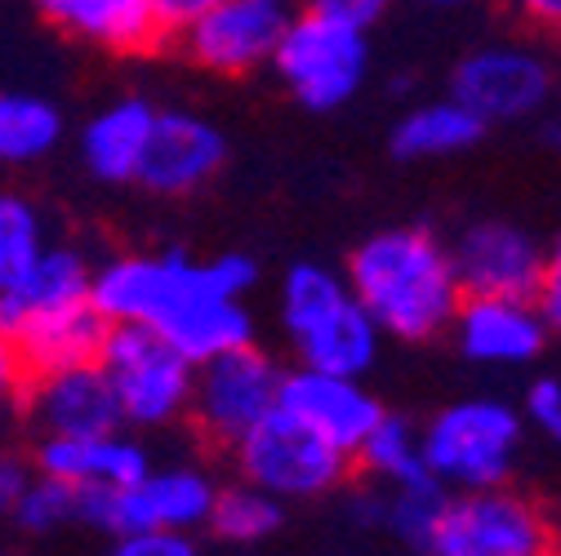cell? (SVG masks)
<instances>
[{
  "mask_svg": "<svg viewBox=\"0 0 561 556\" xmlns=\"http://www.w3.org/2000/svg\"><path fill=\"white\" fill-rule=\"evenodd\" d=\"M99 366L107 370L129 428H165L192 414L196 366L152 325H112Z\"/></svg>",
  "mask_w": 561,
  "mask_h": 556,
  "instance_id": "277c9868",
  "label": "cell"
},
{
  "mask_svg": "<svg viewBox=\"0 0 561 556\" xmlns=\"http://www.w3.org/2000/svg\"><path fill=\"white\" fill-rule=\"evenodd\" d=\"M552 517L513 485L450 495L428 556H552Z\"/></svg>",
  "mask_w": 561,
  "mask_h": 556,
  "instance_id": "ba28073f",
  "label": "cell"
},
{
  "mask_svg": "<svg viewBox=\"0 0 561 556\" xmlns=\"http://www.w3.org/2000/svg\"><path fill=\"white\" fill-rule=\"evenodd\" d=\"M526 419L495 396H468L437 409L424 428V454L450 495L508 485Z\"/></svg>",
  "mask_w": 561,
  "mask_h": 556,
  "instance_id": "3957f363",
  "label": "cell"
},
{
  "mask_svg": "<svg viewBox=\"0 0 561 556\" xmlns=\"http://www.w3.org/2000/svg\"><path fill=\"white\" fill-rule=\"evenodd\" d=\"M94 299V267L67 245H49L23 281L0 294V325L19 334L23 325Z\"/></svg>",
  "mask_w": 561,
  "mask_h": 556,
  "instance_id": "44dd1931",
  "label": "cell"
},
{
  "mask_svg": "<svg viewBox=\"0 0 561 556\" xmlns=\"http://www.w3.org/2000/svg\"><path fill=\"white\" fill-rule=\"evenodd\" d=\"M14 521L27 534H54L62 525L81 521V490L77 485H67V480H58V476L36 472L32 485H27V495L14 508Z\"/></svg>",
  "mask_w": 561,
  "mask_h": 556,
  "instance_id": "f546056e",
  "label": "cell"
},
{
  "mask_svg": "<svg viewBox=\"0 0 561 556\" xmlns=\"http://www.w3.org/2000/svg\"><path fill=\"white\" fill-rule=\"evenodd\" d=\"M224 161H228V143L209 120L192 112H161L138 183L157 196H187L215 178Z\"/></svg>",
  "mask_w": 561,
  "mask_h": 556,
  "instance_id": "e0dca14e",
  "label": "cell"
},
{
  "mask_svg": "<svg viewBox=\"0 0 561 556\" xmlns=\"http://www.w3.org/2000/svg\"><path fill=\"white\" fill-rule=\"evenodd\" d=\"M280 499L259 490L250 480H237L228 490H219V503H215V517H209V534H219L224 543H237V547H250V543H263L280 530Z\"/></svg>",
  "mask_w": 561,
  "mask_h": 556,
  "instance_id": "83f0119b",
  "label": "cell"
},
{
  "mask_svg": "<svg viewBox=\"0 0 561 556\" xmlns=\"http://www.w3.org/2000/svg\"><path fill=\"white\" fill-rule=\"evenodd\" d=\"M103 556H201L192 534H116Z\"/></svg>",
  "mask_w": 561,
  "mask_h": 556,
  "instance_id": "1f68e13d",
  "label": "cell"
},
{
  "mask_svg": "<svg viewBox=\"0 0 561 556\" xmlns=\"http://www.w3.org/2000/svg\"><path fill=\"white\" fill-rule=\"evenodd\" d=\"M23 401H27L32 424L45 437H103V432L125 428L116 387L99 361L77 366V370L36 374Z\"/></svg>",
  "mask_w": 561,
  "mask_h": 556,
  "instance_id": "2e32d148",
  "label": "cell"
},
{
  "mask_svg": "<svg viewBox=\"0 0 561 556\" xmlns=\"http://www.w3.org/2000/svg\"><path fill=\"white\" fill-rule=\"evenodd\" d=\"M295 5L299 0H219L183 32V45L205 72L245 77L276 58L280 40L299 19Z\"/></svg>",
  "mask_w": 561,
  "mask_h": 556,
  "instance_id": "8fae6325",
  "label": "cell"
},
{
  "mask_svg": "<svg viewBox=\"0 0 561 556\" xmlns=\"http://www.w3.org/2000/svg\"><path fill=\"white\" fill-rule=\"evenodd\" d=\"M552 556H561V552H552Z\"/></svg>",
  "mask_w": 561,
  "mask_h": 556,
  "instance_id": "b9f144b4",
  "label": "cell"
},
{
  "mask_svg": "<svg viewBox=\"0 0 561 556\" xmlns=\"http://www.w3.org/2000/svg\"><path fill=\"white\" fill-rule=\"evenodd\" d=\"M205 276H209V286H215L219 294L241 299L259 281V263L250 254H241V250H224L215 258H205Z\"/></svg>",
  "mask_w": 561,
  "mask_h": 556,
  "instance_id": "4dcf8cb0",
  "label": "cell"
},
{
  "mask_svg": "<svg viewBox=\"0 0 561 556\" xmlns=\"http://www.w3.org/2000/svg\"><path fill=\"white\" fill-rule=\"evenodd\" d=\"M504 5L539 32H561V0H504Z\"/></svg>",
  "mask_w": 561,
  "mask_h": 556,
  "instance_id": "74e56055",
  "label": "cell"
},
{
  "mask_svg": "<svg viewBox=\"0 0 561 556\" xmlns=\"http://www.w3.org/2000/svg\"><path fill=\"white\" fill-rule=\"evenodd\" d=\"M304 14H321V19H334V23H347V27H362L370 32L392 0H299Z\"/></svg>",
  "mask_w": 561,
  "mask_h": 556,
  "instance_id": "d6a6232c",
  "label": "cell"
},
{
  "mask_svg": "<svg viewBox=\"0 0 561 556\" xmlns=\"http://www.w3.org/2000/svg\"><path fill=\"white\" fill-rule=\"evenodd\" d=\"M237 472L259 490L286 499H321L353 467V454H343L308 424H299L290 409H272L259 428H250L237 445Z\"/></svg>",
  "mask_w": 561,
  "mask_h": 556,
  "instance_id": "8992f818",
  "label": "cell"
},
{
  "mask_svg": "<svg viewBox=\"0 0 561 556\" xmlns=\"http://www.w3.org/2000/svg\"><path fill=\"white\" fill-rule=\"evenodd\" d=\"M201 271H205V263H201ZM157 329L192 366H205V361H215L224 352H237V347L254 343V321H250L245 303L219 294L215 286H209V276H201V286Z\"/></svg>",
  "mask_w": 561,
  "mask_h": 556,
  "instance_id": "ffe728a7",
  "label": "cell"
},
{
  "mask_svg": "<svg viewBox=\"0 0 561 556\" xmlns=\"http://www.w3.org/2000/svg\"><path fill=\"white\" fill-rule=\"evenodd\" d=\"M201 263L192 254L161 250V254H121L94 267V308L112 325H161L196 286Z\"/></svg>",
  "mask_w": 561,
  "mask_h": 556,
  "instance_id": "7c38bea8",
  "label": "cell"
},
{
  "mask_svg": "<svg viewBox=\"0 0 561 556\" xmlns=\"http://www.w3.org/2000/svg\"><path fill=\"white\" fill-rule=\"evenodd\" d=\"M455 343L472 366H530L552 338L535 299L468 294L455 316Z\"/></svg>",
  "mask_w": 561,
  "mask_h": 556,
  "instance_id": "9a60e30c",
  "label": "cell"
},
{
  "mask_svg": "<svg viewBox=\"0 0 561 556\" xmlns=\"http://www.w3.org/2000/svg\"><path fill=\"white\" fill-rule=\"evenodd\" d=\"M27 387H32V370H27L23 352H19L14 334L0 325V409H10L14 401H23Z\"/></svg>",
  "mask_w": 561,
  "mask_h": 556,
  "instance_id": "e575fe53",
  "label": "cell"
},
{
  "mask_svg": "<svg viewBox=\"0 0 561 556\" xmlns=\"http://www.w3.org/2000/svg\"><path fill=\"white\" fill-rule=\"evenodd\" d=\"M357 463L383 485V490H401V485H424L437 480L424 454V428H414L401 414H388V419L375 428V437L362 445Z\"/></svg>",
  "mask_w": 561,
  "mask_h": 556,
  "instance_id": "484cf974",
  "label": "cell"
},
{
  "mask_svg": "<svg viewBox=\"0 0 561 556\" xmlns=\"http://www.w3.org/2000/svg\"><path fill=\"white\" fill-rule=\"evenodd\" d=\"M272 72L308 112H339L366 85L370 40L362 27H347L321 14H299L272 58Z\"/></svg>",
  "mask_w": 561,
  "mask_h": 556,
  "instance_id": "52a82bcc",
  "label": "cell"
},
{
  "mask_svg": "<svg viewBox=\"0 0 561 556\" xmlns=\"http://www.w3.org/2000/svg\"><path fill=\"white\" fill-rule=\"evenodd\" d=\"M535 303H539L552 338H561V232L548 245V267H543V286H539V299Z\"/></svg>",
  "mask_w": 561,
  "mask_h": 556,
  "instance_id": "8d00e7d4",
  "label": "cell"
},
{
  "mask_svg": "<svg viewBox=\"0 0 561 556\" xmlns=\"http://www.w3.org/2000/svg\"><path fill=\"white\" fill-rule=\"evenodd\" d=\"M280 329L295 343L299 366L366 379L379 361L383 329L362 308L347 276L321 263H295L280 276Z\"/></svg>",
  "mask_w": 561,
  "mask_h": 556,
  "instance_id": "7a4b0ae2",
  "label": "cell"
},
{
  "mask_svg": "<svg viewBox=\"0 0 561 556\" xmlns=\"http://www.w3.org/2000/svg\"><path fill=\"white\" fill-rule=\"evenodd\" d=\"M32 476H36V472L27 467L23 454L0 450V517H14V508H19V499L27 495Z\"/></svg>",
  "mask_w": 561,
  "mask_h": 556,
  "instance_id": "d590c367",
  "label": "cell"
},
{
  "mask_svg": "<svg viewBox=\"0 0 561 556\" xmlns=\"http://www.w3.org/2000/svg\"><path fill=\"white\" fill-rule=\"evenodd\" d=\"M280 379L286 374L254 343L196 366V392H192L196 428L219 445H237L280 405Z\"/></svg>",
  "mask_w": 561,
  "mask_h": 556,
  "instance_id": "9c48e42d",
  "label": "cell"
},
{
  "mask_svg": "<svg viewBox=\"0 0 561 556\" xmlns=\"http://www.w3.org/2000/svg\"><path fill=\"white\" fill-rule=\"evenodd\" d=\"M526 419L561 445V379H535L526 387Z\"/></svg>",
  "mask_w": 561,
  "mask_h": 556,
  "instance_id": "836d02e7",
  "label": "cell"
},
{
  "mask_svg": "<svg viewBox=\"0 0 561 556\" xmlns=\"http://www.w3.org/2000/svg\"><path fill=\"white\" fill-rule=\"evenodd\" d=\"M414 5H424V10H463V5H472V0H414Z\"/></svg>",
  "mask_w": 561,
  "mask_h": 556,
  "instance_id": "60d3db41",
  "label": "cell"
},
{
  "mask_svg": "<svg viewBox=\"0 0 561 556\" xmlns=\"http://www.w3.org/2000/svg\"><path fill=\"white\" fill-rule=\"evenodd\" d=\"M280 409H290L299 424H308L317 437H325L353 459L388 419V409L379 405L375 392H366L362 379L312 370V366H299L280 379Z\"/></svg>",
  "mask_w": 561,
  "mask_h": 556,
  "instance_id": "5bb4252c",
  "label": "cell"
},
{
  "mask_svg": "<svg viewBox=\"0 0 561 556\" xmlns=\"http://www.w3.org/2000/svg\"><path fill=\"white\" fill-rule=\"evenodd\" d=\"M485 120L472 116L459 99H437V103H419L410 107L397 129H392V157L401 161H446L463 157L481 143Z\"/></svg>",
  "mask_w": 561,
  "mask_h": 556,
  "instance_id": "cb8c5ba5",
  "label": "cell"
},
{
  "mask_svg": "<svg viewBox=\"0 0 561 556\" xmlns=\"http://www.w3.org/2000/svg\"><path fill=\"white\" fill-rule=\"evenodd\" d=\"M112 334V321L90 303H77V308H62L54 316H41L32 325H23L14 334L19 352L36 374H54V370H77V366H94L103 357V343Z\"/></svg>",
  "mask_w": 561,
  "mask_h": 556,
  "instance_id": "603a6c76",
  "label": "cell"
},
{
  "mask_svg": "<svg viewBox=\"0 0 561 556\" xmlns=\"http://www.w3.org/2000/svg\"><path fill=\"white\" fill-rule=\"evenodd\" d=\"M347 286L379 321L383 338L424 343L455 325L468 290L455 250L424 228H388L362 241L347 258Z\"/></svg>",
  "mask_w": 561,
  "mask_h": 556,
  "instance_id": "6da1fadb",
  "label": "cell"
},
{
  "mask_svg": "<svg viewBox=\"0 0 561 556\" xmlns=\"http://www.w3.org/2000/svg\"><path fill=\"white\" fill-rule=\"evenodd\" d=\"M219 485L201 467H152L125 490H81V525L103 534H192L209 525Z\"/></svg>",
  "mask_w": 561,
  "mask_h": 556,
  "instance_id": "5b68a950",
  "label": "cell"
},
{
  "mask_svg": "<svg viewBox=\"0 0 561 556\" xmlns=\"http://www.w3.org/2000/svg\"><path fill=\"white\" fill-rule=\"evenodd\" d=\"M383 530H392L405 547L414 552H433V538L442 530L450 490L442 480H424V485H401V490H383Z\"/></svg>",
  "mask_w": 561,
  "mask_h": 556,
  "instance_id": "f1b7e54d",
  "label": "cell"
},
{
  "mask_svg": "<svg viewBox=\"0 0 561 556\" xmlns=\"http://www.w3.org/2000/svg\"><path fill=\"white\" fill-rule=\"evenodd\" d=\"M215 5H219V0H157V10H161L170 32H187L201 14H209Z\"/></svg>",
  "mask_w": 561,
  "mask_h": 556,
  "instance_id": "f35d334b",
  "label": "cell"
},
{
  "mask_svg": "<svg viewBox=\"0 0 561 556\" xmlns=\"http://www.w3.org/2000/svg\"><path fill=\"white\" fill-rule=\"evenodd\" d=\"M62 138V112L23 90H0V165H32Z\"/></svg>",
  "mask_w": 561,
  "mask_h": 556,
  "instance_id": "d4e9b609",
  "label": "cell"
},
{
  "mask_svg": "<svg viewBox=\"0 0 561 556\" xmlns=\"http://www.w3.org/2000/svg\"><path fill=\"white\" fill-rule=\"evenodd\" d=\"M32 5L72 40L112 54H144L161 45V36H170L157 0H32Z\"/></svg>",
  "mask_w": 561,
  "mask_h": 556,
  "instance_id": "ac0fdd59",
  "label": "cell"
},
{
  "mask_svg": "<svg viewBox=\"0 0 561 556\" xmlns=\"http://www.w3.org/2000/svg\"><path fill=\"white\" fill-rule=\"evenodd\" d=\"M552 94V62L517 40L481 45L463 54L450 72V99H459L485 125L535 116Z\"/></svg>",
  "mask_w": 561,
  "mask_h": 556,
  "instance_id": "30bf717a",
  "label": "cell"
},
{
  "mask_svg": "<svg viewBox=\"0 0 561 556\" xmlns=\"http://www.w3.org/2000/svg\"><path fill=\"white\" fill-rule=\"evenodd\" d=\"M455 267L468 294H500V299H539L548 245H539L526 228L508 219H477L459 232Z\"/></svg>",
  "mask_w": 561,
  "mask_h": 556,
  "instance_id": "4fadbf2b",
  "label": "cell"
},
{
  "mask_svg": "<svg viewBox=\"0 0 561 556\" xmlns=\"http://www.w3.org/2000/svg\"><path fill=\"white\" fill-rule=\"evenodd\" d=\"M45 223L27 196L0 192V294H10L45 254Z\"/></svg>",
  "mask_w": 561,
  "mask_h": 556,
  "instance_id": "4316f807",
  "label": "cell"
},
{
  "mask_svg": "<svg viewBox=\"0 0 561 556\" xmlns=\"http://www.w3.org/2000/svg\"><path fill=\"white\" fill-rule=\"evenodd\" d=\"M157 116L161 112L148 99H121V103L103 107L81 134L85 170L94 178H103V183H138V170H144Z\"/></svg>",
  "mask_w": 561,
  "mask_h": 556,
  "instance_id": "7402d4cb",
  "label": "cell"
},
{
  "mask_svg": "<svg viewBox=\"0 0 561 556\" xmlns=\"http://www.w3.org/2000/svg\"><path fill=\"white\" fill-rule=\"evenodd\" d=\"M543 143H548L552 152H561V116H552V120L543 125Z\"/></svg>",
  "mask_w": 561,
  "mask_h": 556,
  "instance_id": "ab89813d",
  "label": "cell"
},
{
  "mask_svg": "<svg viewBox=\"0 0 561 556\" xmlns=\"http://www.w3.org/2000/svg\"><path fill=\"white\" fill-rule=\"evenodd\" d=\"M36 467L45 476H58L77 490H125L138 476L152 472L148 450L129 441L125 432L103 437H41Z\"/></svg>",
  "mask_w": 561,
  "mask_h": 556,
  "instance_id": "d6986e66",
  "label": "cell"
}]
</instances>
